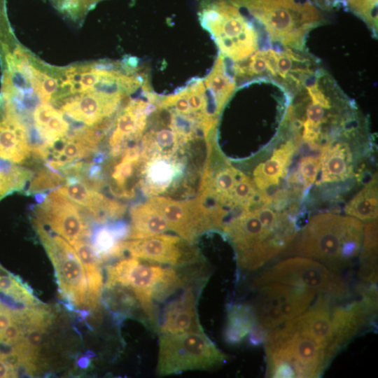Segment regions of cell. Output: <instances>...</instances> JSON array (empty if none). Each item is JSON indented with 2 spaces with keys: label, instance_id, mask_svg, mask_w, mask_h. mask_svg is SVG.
Returning <instances> with one entry per match:
<instances>
[{
  "label": "cell",
  "instance_id": "obj_8",
  "mask_svg": "<svg viewBox=\"0 0 378 378\" xmlns=\"http://www.w3.org/2000/svg\"><path fill=\"white\" fill-rule=\"evenodd\" d=\"M32 225L53 265L61 295L72 306H85L87 277L75 249L35 218H32Z\"/></svg>",
  "mask_w": 378,
  "mask_h": 378
},
{
  "label": "cell",
  "instance_id": "obj_17",
  "mask_svg": "<svg viewBox=\"0 0 378 378\" xmlns=\"http://www.w3.org/2000/svg\"><path fill=\"white\" fill-rule=\"evenodd\" d=\"M181 167L175 154H157L143 160L141 172L144 191L150 197L164 192L176 178Z\"/></svg>",
  "mask_w": 378,
  "mask_h": 378
},
{
  "label": "cell",
  "instance_id": "obj_2",
  "mask_svg": "<svg viewBox=\"0 0 378 378\" xmlns=\"http://www.w3.org/2000/svg\"><path fill=\"white\" fill-rule=\"evenodd\" d=\"M198 17L228 66L250 58L268 40L262 30L230 0H200Z\"/></svg>",
  "mask_w": 378,
  "mask_h": 378
},
{
  "label": "cell",
  "instance_id": "obj_21",
  "mask_svg": "<svg viewBox=\"0 0 378 378\" xmlns=\"http://www.w3.org/2000/svg\"><path fill=\"white\" fill-rule=\"evenodd\" d=\"M121 155L120 160L113 167L109 189L113 195L130 198L134 193L127 184L141 165V148L135 144L126 148Z\"/></svg>",
  "mask_w": 378,
  "mask_h": 378
},
{
  "label": "cell",
  "instance_id": "obj_24",
  "mask_svg": "<svg viewBox=\"0 0 378 378\" xmlns=\"http://www.w3.org/2000/svg\"><path fill=\"white\" fill-rule=\"evenodd\" d=\"M359 276L368 284H375L377 281V220H372L365 226Z\"/></svg>",
  "mask_w": 378,
  "mask_h": 378
},
{
  "label": "cell",
  "instance_id": "obj_31",
  "mask_svg": "<svg viewBox=\"0 0 378 378\" xmlns=\"http://www.w3.org/2000/svg\"><path fill=\"white\" fill-rule=\"evenodd\" d=\"M2 9L1 8V6H0V20L1 19V15H2Z\"/></svg>",
  "mask_w": 378,
  "mask_h": 378
},
{
  "label": "cell",
  "instance_id": "obj_18",
  "mask_svg": "<svg viewBox=\"0 0 378 378\" xmlns=\"http://www.w3.org/2000/svg\"><path fill=\"white\" fill-rule=\"evenodd\" d=\"M321 181L334 183L349 178L353 169L352 154L345 142L329 141L322 146Z\"/></svg>",
  "mask_w": 378,
  "mask_h": 378
},
{
  "label": "cell",
  "instance_id": "obj_13",
  "mask_svg": "<svg viewBox=\"0 0 378 378\" xmlns=\"http://www.w3.org/2000/svg\"><path fill=\"white\" fill-rule=\"evenodd\" d=\"M190 244L178 235L163 233L142 239H126L122 241V248L132 258L177 267L195 260L196 255Z\"/></svg>",
  "mask_w": 378,
  "mask_h": 378
},
{
  "label": "cell",
  "instance_id": "obj_16",
  "mask_svg": "<svg viewBox=\"0 0 378 378\" xmlns=\"http://www.w3.org/2000/svg\"><path fill=\"white\" fill-rule=\"evenodd\" d=\"M189 331H203L197 312L196 297L191 287L167 306L160 328V333Z\"/></svg>",
  "mask_w": 378,
  "mask_h": 378
},
{
  "label": "cell",
  "instance_id": "obj_1",
  "mask_svg": "<svg viewBox=\"0 0 378 378\" xmlns=\"http://www.w3.org/2000/svg\"><path fill=\"white\" fill-rule=\"evenodd\" d=\"M261 28L271 43L306 50L308 34L324 22L313 4L296 0H230Z\"/></svg>",
  "mask_w": 378,
  "mask_h": 378
},
{
  "label": "cell",
  "instance_id": "obj_12",
  "mask_svg": "<svg viewBox=\"0 0 378 378\" xmlns=\"http://www.w3.org/2000/svg\"><path fill=\"white\" fill-rule=\"evenodd\" d=\"M148 200L166 219L170 230L190 244L200 233L211 229L206 211L197 198L177 200L155 195Z\"/></svg>",
  "mask_w": 378,
  "mask_h": 378
},
{
  "label": "cell",
  "instance_id": "obj_9",
  "mask_svg": "<svg viewBox=\"0 0 378 378\" xmlns=\"http://www.w3.org/2000/svg\"><path fill=\"white\" fill-rule=\"evenodd\" d=\"M273 283L307 288L316 293L328 292L333 297L340 296L346 290L343 282L323 265L301 257L278 262L255 281L258 287Z\"/></svg>",
  "mask_w": 378,
  "mask_h": 378
},
{
  "label": "cell",
  "instance_id": "obj_25",
  "mask_svg": "<svg viewBox=\"0 0 378 378\" xmlns=\"http://www.w3.org/2000/svg\"><path fill=\"white\" fill-rule=\"evenodd\" d=\"M34 172L0 158V201L14 192L25 194Z\"/></svg>",
  "mask_w": 378,
  "mask_h": 378
},
{
  "label": "cell",
  "instance_id": "obj_7",
  "mask_svg": "<svg viewBox=\"0 0 378 378\" xmlns=\"http://www.w3.org/2000/svg\"><path fill=\"white\" fill-rule=\"evenodd\" d=\"M222 230L234 245L239 267L246 270L261 267L290 242L263 225L250 209L232 218Z\"/></svg>",
  "mask_w": 378,
  "mask_h": 378
},
{
  "label": "cell",
  "instance_id": "obj_22",
  "mask_svg": "<svg viewBox=\"0 0 378 378\" xmlns=\"http://www.w3.org/2000/svg\"><path fill=\"white\" fill-rule=\"evenodd\" d=\"M258 322L255 310L247 304H234L227 309L224 339L230 344H236L248 334Z\"/></svg>",
  "mask_w": 378,
  "mask_h": 378
},
{
  "label": "cell",
  "instance_id": "obj_29",
  "mask_svg": "<svg viewBox=\"0 0 378 378\" xmlns=\"http://www.w3.org/2000/svg\"><path fill=\"white\" fill-rule=\"evenodd\" d=\"M320 168L321 162L319 158L312 155L302 158L298 173L304 188H308L314 183Z\"/></svg>",
  "mask_w": 378,
  "mask_h": 378
},
{
  "label": "cell",
  "instance_id": "obj_3",
  "mask_svg": "<svg viewBox=\"0 0 378 378\" xmlns=\"http://www.w3.org/2000/svg\"><path fill=\"white\" fill-rule=\"evenodd\" d=\"M265 343L270 377H318L330 362L327 350L295 318L268 333Z\"/></svg>",
  "mask_w": 378,
  "mask_h": 378
},
{
  "label": "cell",
  "instance_id": "obj_28",
  "mask_svg": "<svg viewBox=\"0 0 378 378\" xmlns=\"http://www.w3.org/2000/svg\"><path fill=\"white\" fill-rule=\"evenodd\" d=\"M53 6L65 17L77 22L103 0H50Z\"/></svg>",
  "mask_w": 378,
  "mask_h": 378
},
{
  "label": "cell",
  "instance_id": "obj_11",
  "mask_svg": "<svg viewBox=\"0 0 378 378\" xmlns=\"http://www.w3.org/2000/svg\"><path fill=\"white\" fill-rule=\"evenodd\" d=\"M34 217L45 227L64 238L71 245L89 237L90 229L81 215L80 207L57 190L36 194Z\"/></svg>",
  "mask_w": 378,
  "mask_h": 378
},
{
  "label": "cell",
  "instance_id": "obj_4",
  "mask_svg": "<svg viewBox=\"0 0 378 378\" xmlns=\"http://www.w3.org/2000/svg\"><path fill=\"white\" fill-rule=\"evenodd\" d=\"M362 234L363 225L357 218L320 214L303 229L295 253L324 261L336 270L358 255Z\"/></svg>",
  "mask_w": 378,
  "mask_h": 378
},
{
  "label": "cell",
  "instance_id": "obj_14",
  "mask_svg": "<svg viewBox=\"0 0 378 378\" xmlns=\"http://www.w3.org/2000/svg\"><path fill=\"white\" fill-rule=\"evenodd\" d=\"M0 158L23 166L30 164L28 130L10 102L0 94Z\"/></svg>",
  "mask_w": 378,
  "mask_h": 378
},
{
  "label": "cell",
  "instance_id": "obj_27",
  "mask_svg": "<svg viewBox=\"0 0 378 378\" xmlns=\"http://www.w3.org/2000/svg\"><path fill=\"white\" fill-rule=\"evenodd\" d=\"M345 8L362 20L373 36H377V0H346Z\"/></svg>",
  "mask_w": 378,
  "mask_h": 378
},
{
  "label": "cell",
  "instance_id": "obj_26",
  "mask_svg": "<svg viewBox=\"0 0 378 378\" xmlns=\"http://www.w3.org/2000/svg\"><path fill=\"white\" fill-rule=\"evenodd\" d=\"M65 181L66 178L62 174L44 167L34 172L25 195H36L47 190H52L59 187Z\"/></svg>",
  "mask_w": 378,
  "mask_h": 378
},
{
  "label": "cell",
  "instance_id": "obj_6",
  "mask_svg": "<svg viewBox=\"0 0 378 378\" xmlns=\"http://www.w3.org/2000/svg\"><path fill=\"white\" fill-rule=\"evenodd\" d=\"M227 359L228 356L204 331L160 335L156 370L160 376L209 370L221 365Z\"/></svg>",
  "mask_w": 378,
  "mask_h": 378
},
{
  "label": "cell",
  "instance_id": "obj_19",
  "mask_svg": "<svg viewBox=\"0 0 378 378\" xmlns=\"http://www.w3.org/2000/svg\"><path fill=\"white\" fill-rule=\"evenodd\" d=\"M296 148L295 141L288 139L274 150L270 159L256 167L253 181L260 191L264 192L279 183L280 178L285 176Z\"/></svg>",
  "mask_w": 378,
  "mask_h": 378
},
{
  "label": "cell",
  "instance_id": "obj_5",
  "mask_svg": "<svg viewBox=\"0 0 378 378\" xmlns=\"http://www.w3.org/2000/svg\"><path fill=\"white\" fill-rule=\"evenodd\" d=\"M183 285V279L174 269L143 264L132 257L107 269L106 287L121 286L131 290L150 320L154 319V301L164 300Z\"/></svg>",
  "mask_w": 378,
  "mask_h": 378
},
{
  "label": "cell",
  "instance_id": "obj_10",
  "mask_svg": "<svg viewBox=\"0 0 378 378\" xmlns=\"http://www.w3.org/2000/svg\"><path fill=\"white\" fill-rule=\"evenodd\" d=\"M258 323L267 330L303 313L316 293L312 290L281 284L260 286Z\"/></svg>",
  "mask_w": 378,
  "mask_h": 378
},
{
  "label": "cell",
  "instance_id": "obj_30",
  "mask_svg": "<svg viewBox=\"0 0 378 378\" xmlns=\"http://www.w3.org/2000/svg\"><path fill=\"white\" fill-rule=\"evenodd\" d=\"M248 335L249 344L253 346H257L265 342L268 332L267 329L257 322Z\"/></svg>",
  "mask_w": 378,
  "mask_h": 378
},
{
  "label": "cell",
  "instance_id": "obj_23",
  "mask_svg": "<svg viewBox=\"0 0 378 378\" xmlns=\"http://www.w3.org/2000/svg\"><path fill=\"white\" fill-rule=\"evenodd\" d=\"M377 177H373L346 205V214L356 218L374 220L378 216Z\"/></svg>",
  "mask_w": 378,
  "mask_h": 378
},
{
  "label": "cell",
  "instance_id": "obj_20",
  "mask_svg": "<svg viewBox=\"0 0 378 378\" xmlns=\"http://www.w3.org/2000/svg\"><path fill=\"white\" fill-rule=\"evenodd\" d=\"M129 228V239L146 238L170 230L166 219L148 200L131 208Z\"/></svg>",
  "mask_w": 378,
  "mask_h": 378
},
{
  "label": "cell",
  "instance_id": "obj_15",
  "mask_svg": "<svg viewBox=\"0 0 378 378\" xmlns=\"http://www.w3.org/2000/svg\"><path fill=\"white\" fill-rule=\"evenodd\" d=\"M57 190L80 207L82 206L99 224L119 219L126 211L125 204L108 198L78 177L66 178L65 182L58 187Z\"/></svg>",
  "mask_w": 378,
  "mask_h": 378
}]
</instances>
